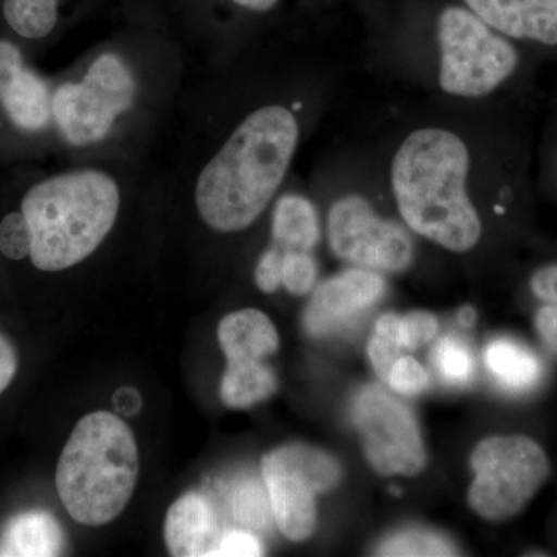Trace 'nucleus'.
Here are the masks:
<instances>
[{"label":"nucleus","instance_id":"9","mask_svg":"<svg viewBox=\"0 0 557 557\" xmlns=\"http://www.w3.org/2000/svg\"><path fill=\"white\" fill-rule=\"evenodd\" d=\"M327 233L332 251L351 265L399 273L412 263L413 242L408 231L380 218L358 194H348L332 205Z\"/></svg>","mask_w":557,"mask_h":557},{"label":"nucleus","instance_id":"33","mask_svg":"<svg viewBox=\"0 0 557 557\" xmlns=\"http://www.w3.org/2000/svg\"><path fill=\"white\" fill-rule=\"evenodd\" d=\"M17 372V354L11 341L0 333V394L7 391Z\"/></svg>","mask_w":557,"mask_h":557},{"label":"nucleus","instance_id":"17","mask_svg":"<svg viewBox=\"0 0 557 557\" xmlns=\"http://www.w3.org/2000/svg\"><path fill=\"white\" fill-rule=\"evenodd\" d=\"M273 237L282 249L311 251L321 237L317 209L306 197H282L274 208Z\"/></svg>","mask_w":557,"mask_h":557},{"label":"nucleus","instance_id":"28","mask_svg":"<svg viewBox=\"0 0 557 557\" xmlns=\"http://www.w3.org/2000/svg\"><path fill=\"white\" fill-rule=\"evenodd\" d=\"M438 322L434 314L428 311H412L399 318V339L408 350L423 346L437 335Z\"/></svg>","mask_w":557,"mask_h":557},{"label":"nucleus","instance_id":"23","mask_svg":"<svg viewBox=\"0 0 557 557\" xmlns=\"http://www.w3.org/2000/svg\"><path fill=\"white\" fill-rule=\"evenodd\" d=\"M432 362L440 375L450 384H467L474 370L471 351L467 344L457 338H443L434 348Z\"/></svg>","mask_w":557,"mask_h":557},{"label":"nucleus","instance_id":"1","mask_svg":"<svg viewBox=\"0 0 557 557\" xmlns=\"http://www.w3.org/2000/svg\"><path fill=\"white\" fill-rule=\"evenodd\" d=\"M471 170V150L456 132L438 126L410 132L391 163V188L406 226L449 251H471L482 237L469 196Z\"/></svg>","mask_w":557,"mask_h":557},{"label":"nucleus","instance_id":"2","mask_svg":"<svg viewBox=\"0 0 557 557\" xmlns=\"http://www.w3.org/2000/svg\"><path fill=\"white\" fill-rule=\"evenodd\" d=\"M299 143V123L284 106L249 113L201 171L196 205L219 233L247 230L284 183Z\"/></svg>","mask_w":557,"mask_h":557},{"label":"nucleus","instance_id":"13","mask_svg":"<svg viewBox=\"0 0 557 557\" xmlns=\"http://www.w3.org/2000/svg\"><path fill=\"white\" fill-rule=\"evenodd\" d=\"M465 3L507 38L557 46V0H465Z\"/></svg>","mask_w":557,"mask_h":557},{"label":"nucleus","instance_id":"27","mask_svg":"<svg viewBox=\"0 0 557 557\" xmlns=\"http://www.w3.org/2000/svg\"><path fill=\"white\" fill-rule=\"evenodd\" d=\"M387 383L397 394L418 395L426 391L429 375L417 359L401 357L388 373Z\"/></svg>","mask_w":557,"mask_h":557},{"label":"nucleus","instance_id":"26","mask_svg":"<svg viewBox=\"0 0 557 557\" xmlns=\"http://www.w3.org/2000/svg\"><path fill=\"white\" fill-rule=\"evenodd\" d=\"M403 348L405 347L399 339L397 329L388 327V325H375V335L370 338L369 343V358L376 375L386 383L395 362L403 357Z\"/></svg>","mask_w":557,"mask_h":557},{"label":"nucleus","instance_id":"29","mask_svg":"<svg viewBox=\"0 0 557 557\" xmlns=\"http://www.w3.org/2000/svg\"><path fill=\"white\" fill-rule=\"evenodd\" d=\"M263 555V545L248 530H230L220 536L214 556L255 557Z\"/></svg>","mask_w":557,"mask_h":557},{"label":"nucleus","instance_id":"5","mask_svg":"<svg viewBox=\"0 0 557 557\" xmlns=\"http://www.w3.org/2000/svg\"><path fill=\"white\" fill-rule=\"evenodd\" d=\"M438 86L461 100H479L496 91L518 67V51L507 36L461 7L442 11L437 24Z\"/></svg>","mask_w":557,"mask_h":557},{"label":"nucleus","instance_id":"12","mask_svg":"<svg viewBox=\"0 0 557 557\" xmlns=\"http://www.w3.org/2000/svg\"><path fill=\"white\" fill-rule=\"evenodd\" d=\"M384 293L386 282L379 271L361 267L344 271L319 285L304 314V325L317 338L338 332L361 311L379 302Z\"/></svg>","mask_w":557,"mask_h":557},{"label":"nucleus","instance_id":"6","mask_svg":"<svg viewBox=\"0 0 557 557\" xmlns=\"http://www.w3.org/2000/svg\"><path fill=\"white\" fill-rule=\"evenodd\" d=\"M475 479L468 500L480 518L500 522L519 515L549 478L547 453L527 435L482 440L471 457Z\"/></svg>","mask_w":557,"mask_h":557},{"label":"nucleus","instance_id":"19","mask_svg":"<svg viewBox=\"0 0 557 557\" xmlns=\"http://www.w3.org/2000/svg\"><path fill=\"white\" fill-rule=\"evenodd\" d=\"M485 362L494 379L509 391H528L541 379L536 355L516 341H493L486 347Z\"/></svg>","mask_w":557,"mask_h":557},{"label":"nucleus","instance_id":"20","mask_svg":"<svg viewBox=\"0 0 557 557\" xmlns=\"http://www.w3.org/2000/svg\"><path fill=\"white\" fill-rule=\"evenodd\" d=\"M60 0H2V20L24 40L49 38L58 24Z\"/></svg>","mask_w":557,"mask_h":557},{"label":"nucleus","instance_id":"36","mask_svg":"<svg viewBox=\"0 0 557 557\" xmlns=\"http://www.w3.org/2000/svg\"><path fill=\"white\" fill-rule=\"evenodd\" d=\"M458 322H460L461 327H472L475 322V311L471 307H465V309L458 311Z\"/></svg>","mask_w":557,"mask_h":557},{"label":"nucleus","instance_id":"34","mask_svg":"<svg viewBox=\"0 0 557 557\" xmlns=\"http://www.w3.org/2000/svg\"><path fill=\"white\" fill-rule=\"evenodd\" d=\"M113 406L119 410L121 416H135L138 410L141 409V397L134 388H120L115 395H113Z\"/></svg>","mask_w":557,"mask_h":557},{"label":"nucleus","instance_id":"21","mask_svg":"<svg viewBox=\"0 0 557 557\" xmlns=\"http://www.w3.org/2000/svg\"><path fill=\"white\" fill-rule=\"evenodd\" d=\"M233 518L244 530L267 533L273 527L274 516L265 483L256 479L242 480L230 493Z\"/></svg>","mask_w":557,"mask_h":557},{"label":"nucleus","instance_id":"18","mask_svg":"<svg viewBox=\"0 0 557 557\" xmlns=\"http://www.w3.org/2000/svg\"><path fill=\"white\" fill-rule=\"evenodd\" d=\"M276 388V375L263 361L228 362L220 398L231 409H247L269 399Z\"/></svg>","mask_w":557,"mask_h":557},{"label":"nucleus","instance_id":"31","mask_svg":"<svg viewBox=\"0 0 557 557\" xmlns=\"http://www.w3.org/2000/svg\"><path fill=\"white\" fill-rule=\"evenodd\" d=\"M534 296L549 306H557V263L544 267L531 278Z\"/></svg>","mask_w":557,"mask_h":557},{"label":"nucleus","instance_id":"25","mask_svg":"<svg viewBox=\"0 0 557 557\" xmlns=\"http://www.w3.org/2000/svg\"><path fill=\"white\" fill-rule=\"evenodd\" d=\"M318 278L317 260L310 251L284 249L282 284L292 295L304 296L313 289Z\"/></svg>","mask_w":557,"mask_h":557},{"label":"nucleus","instance_id":"22","mask_svg":"<svg viewBox=\"0 0 557 557\" xmlns=\"http://www.w3.org/2000/svg\"><path fill=\"white\" fill-rule=\"evenodd\" d=\"M380 556H456L457 548L428 531H405L387 539L379 549Z\"/></svg>","mask_w":557,"mask_h":557},{"label":"nucleus","instance_id":"30","mask_svg":"<svg viewBox=\"0 0 557 557\" xmlns=\"http://www.w3.org/2000/svg\"><path fill=\"white\" fill-rule=\"evenodd\" d=\"M284 249L274 247L263 252L256 267V284L263 293H274L282 285Z\"/></svg>","mask_w":557,"mask_h":557},{"label":"nucleus","instance_id":"16","mask_svg":"<svg viewBox=\"0 0 557 557\" xmlns=\"http://www.w3.org/2000/svg\"><path fill=\"white\" fill-rule=\"evenodd\" d=\"M64 531L58 519L44 509L13 516L0 536V557H49L64 552Z\"/></svg>","mask_w":557,"mask_h":557},{"label":"nucleus","instance_id":"32","mask_svg":"<svg viewBox=\"0 0 557 557\" xmlns=\"http://www.w3.org/2000/svg\"><path fill=\"white\" fill-rule=\"evenodd\" d=\"M536 330L545 346L557 354V306L545 304L537 311Z\"/></svg>","mask_w":557,"mask_h":557},{"label":"nucleus","instance_id":"10","mask_svg":"<svg viewBox=\"0 0 557 557\" xmlns=\"http://www.w3.org/2000/svg\"><path fill=\"white\" fill-rule=\"evenodd\" d=\"M364 438L366 457L383 475H417L426 465V450L416 417L408 406L376 386L366 387L354 406Z\"/></svg>","mask_w":557,"mask_h":557},{"label":"nucleus","instance_id":"14","mask_svg":"<svg viewBox=\"0 0 557 557\" xmlns=\"http://www.w3.org/2000/svg\"><path fill=\"white\" fill-rule=\"evenodd\" d=\"M220 536L214 509L201 494L180 497L168 511L164 537L172 556H214Z\"/></svg>","mask_w":557,"mask_h":557},{"label":"nucleus","instance_id":"8","mask_svg":"<svg viewBox=\"0 0 557 557\" xmlns=\"http://www.w3.org/2000/svg\"><path fill=\"white\" fill-rule=\"evenodd\" d=\"M262 478L278 530L302 542L317 530V496L338 485L341 467L324 450L287 445L263 457Z\"/></svg>","mask_w":557,"mask_h":557},{"label":"nucleus","instance_id":"11","mask_svg":"<svg viewBox=\"0 0 557 557\" xmlns=\"http://www.w3.org/2000/svg\"><path fill=\"white\" fill-rule=\"evenodd\" d=\"M49 81L25 60L11 39H0V124L10 134L36 138L53 123Z\"/></svg>","mask_w":557,"mask_h":557},{"label":"nucleus","instance_id":"24","mask_svg":"<svg viewBox=\"0 0 557 557\" xmlns=\"http://www.w3.org/2000/svg\"><path fill=\"white\" fill-rule=\"evenodd\" d=\"M32 233L27 219L17 209L10 211L0 220V255L3 258L21 262L30 258Z\"/></svg>","mask_w":557,"mask_h":557},{"label":"nucleus","instance_id":"4","mask_svg":"<svg viewBox=\"0 0 557 557\" xmlns=\"http://www.w3.org/2000/svg\"><path fill=\"white\" fill-rule=\"evenodd\" d=\"M139 458L129 426L110 412L81 418L57 468L58 494L83 525L119 518L137 485Z\"/></svg>","mask_w":557,"mask_h":557},{"label":"nucleus","instance_id":"7","mask_svg":"<svg viewBox=\"0 0 557 557\" xmlns=\"http://www.w3.org/2000/svg\"><path fill=\"white\" fill-rule=\"evenodd\" d=\"M137 95L134 73L120 57L101 54L81 83L51 91V113L61 137L72 146H89L108 137Z\"/></svg>","mask_w":557,"mask_h":557},{"label":"nucleus","instance_id":"15","mask_svg":"<svg viewBox=\"0 0 557 557\" xmlns=\"http://www.w3.org/2000/svg\"><path fill=\"white\" fill-rule=\"evenodd\" d=\"M219 343L228 362L263 361L276 354L278 335L265 313L247 309L222 319Z\"/></svg>","mask_w":557,"mask_h":557},{"label":"nucleus","instance_id":"3","mask_svg":"<svg viewBox=\"0 0 557 557\" xmlns=\"http://www.w3.org/2000/svg\"><path fill=\"white\" fill-rule=\"evenodd\" d=\"M120 189L106 172H65L33 183L20 211L32 233L30 262L42 273H60L94 255L120 211Z\"/></svg>","mask_w":557,"mask_h":557},{"label":"nucleus","instance_id":"35","mask_svg":"<svg viewBox=\"0 0 557 557\" xmlns=\"http://www.w3.org/2000/svg\"><path fill=\"white\" fill-rule=\"evenodd\" d=\"M233 2L244 7V9L265 13V11L274 9L278 0H233Z\"/></svg>","mask_w":557,"mask_h":557}]
</instances>
